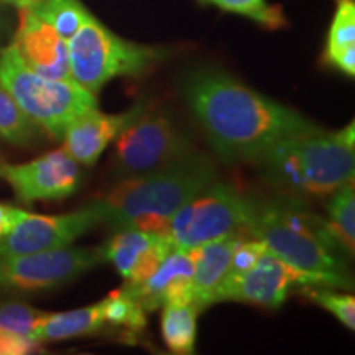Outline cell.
<instances>
[{"label":"cell","mask_w":355,"mask_h":355,"mask_svg":"<svg viewBox=\"0 0 355 355\" xmlns=\"http://www.w3.org/2000/svg\"><path fill=\"white\" fill-rule=\"evenodd\" d=\"M183 94L212 148L229 163L260 159L278 141L319 128L219 69L191 73Z\"/></svg>","instance_id":"1"},{"label":"cell","mask_w":355,"mask_h":355,"mask_svg":"<svg viewBox=\"0 0 355 355\" xmlns=\"http://www.w3.org/2000/svg\"><path fill=\"white\" fill-rule=\"evenodd\" d=\"M212 181H216L212 163L189 152L155 171L123 178L94 204L102 222L115 230L139 229L166 235L173 216Z\"/></svg>","instance_id":"2"},{"label":"cell","mask_w":355,"mask_h":355,"mask_svg":"<svg viewBox=\"0 0 355 355\" xmlns=\"http://www.w3.org/2000/svg\"><path fill=\"white\" fill-rule=\"evenodd\" d=\"M266 180L293 194L322 198L354 180V122L337 132L301 133L278 141L261 157Z\"/></svg>","instance_id":"3"},{"label":"cell","mask_w":355,"mask_h":355,"mask_svg":"<svg viewBox=\"0 0 355 355\" xmlns=\"http://www.w3.org/2000/svg\"><path fill=\"white\" fill-rule=\"evenodd\" d=\"M247 234L259 239L273 255L303 272L326 275L352 286L344 273L337 252L343 250L332 237L327 222L303 204L288 199L255 202Z\"/></svg>","instance_id":"4"},{"label":"cell","mask_w":355,"mask_h":355,"mask_svg":"<svg viewBox=\"0 0 355 355\" xmlns=\"http://www.w3.org/2000/svg\"><path fill=\"white\" fill-rule=\"evenodd\" d=\"M0 84L37 125L63 139L71 121L97 107V97L76 81L44 78L21 60L15 44L0 50Z\"/></svg>","instance_id":"5"},{"label":"cell","mask_w":355,"mask_h":355,"mask_svg":"<svg viewBox=\"0 0 355 355\" xmlns=\"http://www.w3.org/2000/svg\"><path fill=\"white\" fill-rule=\"evenodd\" d=\"M71 76L92 94L115 78H140L165 60L166 50L128 42L91 17L68 42Z\"/></svg>","instance_id":"6"},{"label":"cell","mask_w":355,"mask_h":355,"mask_svg":"<svg viewBox=\"0 0 355 355\" xmlns=\"http://www.w3.org/2000/svg\"><path fill=\"white\" fill-rule=\"evenodd\" d=\"M254 201L242 196L234 186L212 183L173 216L166 235L178 248H194L247 230Z\"/></svg>","instance_id":"7"},{"label":"cell","mask_w":355,"mask_h":355,"mask_svg":"<svg viewBox=\"0 0 355 355\" xmlns=\"http://www.w3.org/2000/svg\"><path fill=\"white\" fill-rule=\"evenodd\" d=\"M114 141L110 168L121 180L155 171L193 152L166 114L146 109Z\"/></svg>","instance_id":"8"},{"label":"cell","mask_w":355,"mask_h":355,"mask_svg":"<svg viewBox=\"0 0 355 355\" xmlns=\"http://www.w3.org/2000/svg\"><path fill=\"white\" fill-rule=\"evenodd\" d=\"M298 286L349 288L336 278L295 268L266 250L245 273L222 279L214 295V304L220 301H239L278 309L288 300L293 288Z\"/></svg>","instance_id":"9"},{"label":"cell","mask_w":355,"mask_h":355,"mask_svg":"<svg viewBox=\"0 0 355 355\" xmlns=\"http://www.w3.org/2000/svg\"><path fill=\"white\" fill-rule=\"evenodd\" d=\"M102 247H64L26 255H0V291H46L101 265Z\"/></svg>","instance_id":"10"},{"label":"cell","mask_w":355,"mask_h":355,"mask_svg":"<svg viewBox=\"0 0 355 355\" xmlns=\"http://www.w3.org/2000/svg\"><path fill=\"white\" fill-rule=\"evenodd\" d=\"M102 222L94 202L60 216H40L24 211L10 232L0 237V255H26L69 247Z\"/></svg>","instance_id":"11"},{"label":"cell","mask_w":355,"mask_h":355,"mask_svg":"<svg viewBox=\"0 0 355 355\" xmlns=\"http://www.w3.org/2000/svg\"><path fill=\"white\" fill-rule=\"evenodd\" d=\"M0 180L10 184L19 201H60L73 196L83 183V171L64 148L21 165L0 163Z\"/></svg>","instance_id":"12"},{"label":"cell","mask_w":355,"mask_h":355,"mask_svg":"<svg viewBox=\"0 0 355 355\" xmlns=\"http://www.w3.org/2000/svg\"><path fill=\"white\" fill-rule=\"evenodd\" d=\"M193 248L175 247L141 283H125L123 290L145 311L166 304L193 303Z\"/></svg>","instance_id":"13"},{"label":"cell","mask_w":355,"mask_h":355,"mask_svg":"<svg viewBox=\"0 0 355 355\" xmlns=\"http://www.w3.org/2000/svg\"><path fill=\"white\" fill-rule=\"evenodd\" d=\"M145 110L135 104L125 112L105 114L91 109L69 122L63 133L64 152L83 166H92L107 146Z\"/></svg>","instance_id":"14"},{"label":"cell","mask_w":355,"mask_h":355,"mask_svg":"<svg viewBox=\"0 0 355 355\" xmlns=\"http://www.w3.org/2000/svg\"><path fill=\"white\" fill-rule=\"evenodd\" d=\"M175 248L165 234L119 229L102 247L104 259L114 265L125 283H141Z\"/></svg>","instance_id":"15"},{"label":"cell","mask_w":355,"mask_h":355,"mask_svg":"<svg viewBox=\"0 0 355 355\" xmlns=\"http://www.w3.org/2000/svg\"><path fill=\"white\" fill-rule=\"evenodd\" d=\"M13 44L21 60L35 73L44 78L74 81L69 71L68 43L53 26L38 19L30 7L21 8L20 25Z\"/></svg>","instance_id":"16"},{"label":"cell","mask_w":355,"mask_h":355,"mask_svg":"<svg viewBox=\"0 0 355 355\" xmlns=\"http://www.w3.org/2000/svg\"><path fill=\"white\" fill-rule=\"evenodd\" d=\"M242 239V232H234L193 248V304L199 313L214 304L217 288L227 275L235 247Z\"/></svg>","instance_id":"17"},{"label":"cell","mask_w":355,"mask_h":355,"mask_svg":"<svg viewBox=\"0 0 355 355\" xmlns=\"http://www.w3.org/2000/svg\"><path fill=\"white\" fill-rule=\"evenodd\" d=\"M107 326L102 314V303L84 306V308L50 313L40 329L35 340L37 343H55V340L74 339V337L92 336Z\"/></svg>","instance_id":"18"},{"label":"cell","mask_w":355,"mask_h":355,"mask_svg":"<svg viewBox=\"0 0 355 355\" xmlns=\"http://www.w3.org/2000/svg\"><path fill=\"white\" fill-rule=\"evenodd\" d=\"M199 309L193 303L166 304L162 313L163 343L173 354H194Z\"/></svg>","instance_id":"19"},{"label":"cell","mask_w":355,"mask_h":355,"mask_svg":"<svg viewBox=\"0 0 355 355\" xmlns=\"http://www.w3.org/2000/svg\"><path fill=\"white\" fill-rule=\"evenodd\" d=\"M327 227L345 254L355 252V188L354 180L339 186L329 194Z\"/></svg>","instance_id":"20"},{"label":"cell","mask_w":355,"mask_h":355,"mask_svg":"<svg viewBox=\"0 0 355 355\" xmlns=\"http://www.w3.org/2000/svg\"><path fill=\"white\" fill-rule=\"evenodd\" d=\"M28 7L66 42L92 17L79 0H42Z\"/></svg>","instance_id":"21"},{"label":"cell","mask_w":355,"mask_h":355,"mask_svg":"<svg viewBox=\"0 0 355 355\" xmlns=\"http://www.w3.org/2000/svg\"><path fill=\"white\" fill-rule=\"evenodd\" d=\"M38 132L40 127L0 84V139L13 145H28L37 140Z\"/></svg>","instance_id":"22"},{"label":"cell","mask_w":355,"mask_h":355,"mask_svg":"<svg viewBox=\"0 0 355 355\" xmlns=\"http://www.w3.org/2000/svg\"><path fill=\"white\" fill-rule=\"evenodd\" d=\"M198 2L201 6H212L224 12L247 17L255 24L263 25L270 30L283 28L286 25L282 7L272 6L266 0H198Z\"/></svg>","instance_id":"23"},{"label":"cell","mask_w":355,"mask_h":355,"mask_svg":"<svg viewBox=\"0 0 355 355\" xmlns=\"http://www.w3.org/2000/svg\"><path fill=\"white\" fill-rule=\"evenodd\" d=\"M101 303L105 324L132 331H141L146 326V311L123 288L112 291Z\"/></svg>","instance_id":"24"},{"label":"cell","mask_w":355,"mask_h":355,"mask_svg":"<svg viewBox=\"0 0 355 355\" xmlns=\"http://www.w3.org/2000/svg\"><path fill=\"white\" fill-rule=\"evenodd\" d=\"M48 316H50V313H46V311L10 301V303L0 304V329L35 340L37 331L46 321Z\"/></svg>","instance_id":"25"},{"label":"cell","mask_w":355,"mask_h":355,"mask_svg":"<svg viewBox=\"0 0 355 355\" xmlns=\"http://www.w3.org/2000/svg\"><path fill=\"white\" fill-rule=\"evenodd\" d=\"M352 44H355V2L336 0V12L327 32L322 61Z\"/></svg>","instance_id":"26"},{"label":"cell","mask_w":355,"mask_h":355,"mask_svg":"<svg viewBox=\"0 0 355 355\" xmlns=\"http://www.w3.org/2000/svg\"><path fill=\"white\" fill-rule=\"evenodd\" d=\"M304 293L313 303L331 313L349 331L355 329V298L352 295H340L326 288H308Z\"/></svg>","instance_id":"27"},{"label":"cell","mask_w":355,"mask_h":355,"mask_svg":"<svg viewBox=\"0 0 355 355\" xmlns=\"http://www.w3.org/2000/svg\"><path fill=\"white\" fill-rule=\"evenodd\" d=\"M268 250L266 245L259 239H245L243 237L239 245L235 247L232 260H230L229 272L225 275V278L239 277V275L245 273L247 270H250L257 261L260 260V257Z\"/></svg>","instance_id":"28"},{"label":"cell","mask_w":355,"mask_h":355,"mask_svg":"<svg viewBox=\"0 0 355 355\" xmlns=\"http://www.w3.org/2000/svg\"><path fill=\"white\" fill-rule=\"evenodd\" d=\"M38 343L28 337L13 334V332L0 329V355H25L32 354Z\"/></svg>","instance_id":"29"},{"label":"cell","mask_w":355,"mask_h":355,"mask_svg":"<svg viewBox=\"0 0 355 355\" xmlns=\"http://www.w3.org/2000/svg\"><path fill=\"white\" fill-rule=\"evenodd\" d=\"M322 63L331 66V68H334L337 71H340V73L345 74V76L354 78L355 76V44L337 51L336 55L327 58V60L322 61Z\"/></svg>","instance_id":"30"},{"label":"cell","mask_w":355,"mask_h":355,"mask_svg":"<svg viewBox=\"0 0 355 355\" xmlns=\"http://www.w3.org/2000/svg\"><path fill=\"white\" fill-rule=\"evenodd\" d=\"M21 214H24V209H20V207L0 202V237L10 232V229L20 219Z\"/></svg>","instance_id":"31"},{"label":"cell","mask_w":355,"mask_h":355,"mask_svg":"<svg viewBox=\"0 0 355 355\" xmlns=\"http://www.w3.org/2000/svg\"><path fill=\"white\" fill-rule=\"evenodd\" d=\"M6 37H7V21L2 17V13H0V50L3 48L2 43H3V40H6Z\"/></svg>","instance_id":"32"},{"label":"cell","mask_w":355,"mask_h":355,"mask_svg":"<svg viewBox=\"0 0 355 355\" xmlns=\"http://www.w3.org/2000/svg\"><path fill=\"white\" fill-rule=\"evenodd\" d=\"M13 6L24 8V7H28L30 6V0H13Z\"/></svg>","instance_id":"33"},{"label":"cell","mask_w":355,"mask_h":355,"mask_svg":"<svg viewBox=\"0 0 355 355\" xmlns=\"http://www.w3.org/2000/svg\"><path fill=\"white\" fill-rule=\"evenodd\" d=\"M0 3H13V0H0Z\"/></svg>","instance_id":"34"},{"label":"cell","mask_w":355,"mask_h":355,"mask_svg":"<svg viewBox=\"0 0 355 355\" xmlns=\"http://www.w3.org/2000/svg\"><path fill=\"white\" fill-rule=\"evenodd\" d=\"M37 2H42V0H30V6H32V3H37Z\"/></svg>","instance_id":"35"}]
</instances>
